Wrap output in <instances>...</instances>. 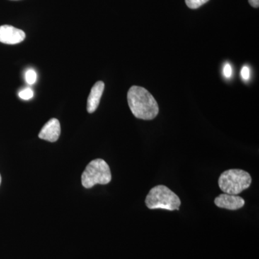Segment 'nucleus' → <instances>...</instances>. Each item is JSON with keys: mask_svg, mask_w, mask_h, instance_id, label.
<instances>
[{"mask_svg": "<svg viewBox=\"0 0 259 259\" xmlns=\"http://www.w3.org/2000/svg\"><path fill=\"white\" fill-rule=\"evenodd\" d=\"M127 102L135 117L141 120H153L159 112L154 97L147 90L141 87L133 86L130 88Z\"/></svg>", "mask_w": 259, "mask_h": 259, "instance_id": "obj_1", "label": "nucleus"}, {"mask_svg": "<svg viewBox=\"0 0 259 259\" xmlns=\"http://www.w3.org/2000/svg\"><path fill=\"white\" fill-rule=\"evenodd\" d=\"M146 205L148 209H163L179 210L181 205L180 197L164 185L153 187L146 196Z\"/></svg>", "mask_w": 259, "mask_h": 259, "instance_id": "obj_2", "label": "nucleus"}, {"mask_svg": "<svg viewBox=\"0 0 259 259\" xmlns=\"http://www.w3.org/2000/svg\"><path fill=\"white\" fill-rule=\"evenodd\" d=\"M251 177L243 170L233 168L221 174L218 180L220 189L224 193L238 195L251 185Z\"/></svg>", "mask_w": 259, "mask_h": 259, "instance_id": "obj_3", "label": "nucleus"}, {"mask_svg": "<svg viewBox=\"0 0 259 259\" xmlns=\"http://www.w3.org/2000/svg\"><path fill=\"white\" fill-rule=\"evenodd\" d=\"M111 180L110 166L101 158L90 162L81 176V184L87 189L92 188L96 185H107Z\"/></svg>", "mask_w": 259, "mask_h": 259, "instance_id": "obj_4", "label": "nucleus"}, {"mask_svg": "<svg viewBox=\"0 0 259 259\" xmlns=\"http://www.w3.org/2000/svg\"><path fill=\"white\" fill-rule=\"evenodd\" d=\"M25 38V32L20 29L8 25L0 26V42L3 44L15 45L23 42Z\"/></svg>", "mask_w": 259, "mask_h": 259, "instance_id": "obj_5", "label": "nucleus"}, {"mask_svg": "<svg viewBox=\"0 0 259 259\" xmlns=\"http://www.w3.org/2000/svg\"><path fill=\"white\" fill-rule=\"evenodd\" d=\"M214 204L220 208L236 210L244 206L245 200L239 196L224 193L214 199Z\"/></svg>", "mask_w": 259, "mask_h": 259, "instance_id": "obj_6", "label": "nucleus"}, {"mask_svg": "<svg viewBox=\"0 0 259 259\" xmlns=\"http://www.w3.org/2000/svg\"><path fill=\"white\" fill-rule=\"evenodd\" d=\"M61 135V125L59 121L56 118L48 121L39 133L38 137L49 142H56Z\"/></svg>", "mask_w": 259, "mask_h": 259, "instance_id": "obj_7", "label": "nucleus"}, {"mask_svg": "<svg viewBox=\"0 0 259 259\" xmlns=\"http://www.w3.org/2000/svg\"><path fill=\"white\" fill-rule=\"evenodd\" d=\"M104 90H105V83L101 81H97L92 88L91 93L88 97V107H87L89 113H93L94 112L96 111L97 107L100 105Z\"/></svg>", "mask_w": 259, "mask_h": 259, "instance_id": "obj_8", "label": "nucleus"}, {"mask_svg": "<svg viewBox=\"0 0 259 259\" xmlns=\"http://www.w3.org/2000/svg\"><path fill=\"white\" fill-rule=\"evenodd\" d=\"M208 1L209 0H185V3L190 9H197Z\"/></svg>", "mask_w": 259, "mask_h": 259, "instance_id": "obj_9", "label": "nucleus"}, {"mask_svg": "<svg viewBox=\"0 0 259 259\" xmlns=\"http://www.w3.org/2000/svg\"><path fill=\"white\" fill-rule=\"evenodd\" d=\"M37 74L33 69H29L25 73V80L28 84H34L36 81Z\"/></svg>", "mask_w": 259, "mask_h": 259, "instance_id": "obj_10", "label": "nucleus"}, {"mask_svg": "<svg viewBox=\"0 0 259 259\" xmlns=\"http://www.w3.org/2000/svg\"><path fill=\"white\" fill-rule=\"evenodd\" d=\"M33 92L30 88L24 89L18 94L19 97L25 100H30L33 97Z\"/></svg>", "mask_w": 259, "mask_h": 259, "instance_id": "obj_11", "label": "nucleus"}, {"mask_svg": "<svg viewBox=\"0 0 259 259\" xmlns=\"http://www.w3.org/2000/svg\"><path fill=\"white\" fill-rule=\"evenodd\" d=\"M241 74L243 79L245 80V81H248L250 79V76L249 68L246 66H243L241 69Z\"/></svg>", "mask_w": 259, "mask_h": 259, "instance_id": "obj_12", "label": "nucleus"}, {"mask_svg": "<svg viewBox=\"0 0 259 259\" xmlns=\"http://www.w3.org/2000/svg\"><path fill=\"white\" fill-rule=\"evenodd\" d=\"M232 73H233V71H232L231 64L227 63L223 67V74L226 78H230L232 76Z\"/></svg>", "mask_w": 259, "mask_h": 259, "instance_id": "obj_13", "label": "nucleus"}, {"mask_svg": "<svg viewBox=\"0 0 259 259\" xmlns=\"http://www.w3.org/2000/svg\"><path fill=\"white\" fill-rule=\"evenodd\" d=\"M248 3L253 8H258L259 7V0H248Z\"/></svg>", "mask_w": 259, "mask_h": 259, "instance_id": "obj_14", "label": "nucleus"}, {"mask_svg": "<svg viewBox=\"0 0 259 259\" xmlns=\"http://www.w3.org/2000/svg\"><path fill=\"white\" fill-rule=\"evenodd\" d=\"M1 182H2V177H1V175H0V185H1Z\"/></svg>", "mask_w": 259, "mask_h": 259, "instance_id": "obj_15", "label": "nucleus"}]
</instances>
